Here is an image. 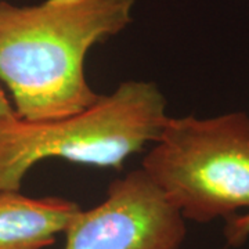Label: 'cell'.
<instances>
[{"instance_id": "6", "label": "cell", "mask_w": 249, "mask_h": 249, "mask_svg": "<svg viewBox=\"0 0 249 249\" xmlns=\"http://www.w3.org/2000/svg\"><path fill=\"white\" fill-rule=\"evenodd\" d=\"M224 240L229 247L238 248L249 238V211L242 214H232L226 219Z\"/></svg>"}, {"instance_id": "1", "label": "cell", "mask_w": 249, "mask_h": 249, "mask_svg": "<svg viewBox=\"0 0 249 249\" xmlns=\"http://www.w3.org/2000/svg\"><path fill=\"white\" fill-rule=\"evenodd\" d=\"M134 0H46L36 6L0 1V80L16 115L46 121L72 115L100 97L85 75L96 43L132 21Z\"/></svg>"}, {"instance_id": "2", "label": "cell", "mask_w": 249, "mask_h": 249, "mask_svg": "<svg viewBox=\"0 0 249 249\" xmlns=\"http://www.w3.org/2000/svg\"><path fill=\"white\" fill-rule=\"evenodd\" d=\"M169 115L154 82L126 80L83 111L55 119L0 118V191H19L27 173L50 158L121 168L158 139Z\"/></svg>"}, {"instance_id": "5", "label": "cell", "mask_w": 249, "mask_h": 249, "mask_svg": "<svg viewBox=\"0 0 249 249\" xmlns=\"http://www.w3.org/2000/svg\"><path fill=\"white\" fill-rule=\"evenodd\" d=\"M79 205L60 196L0 191V249H43L65 232Z\"/></svg>"}, {"instance_id": "4", "label": "cell", "mask_w": 249, "mask_h": 249, "mask_svg": "<svg viewBox=\"0 0 249 249\" xmlns=\"http://www.w3.org/2000/svg\"><path fill=\"white\" fill-rule=\"evenodd\" d=\"M65 237L64 249H181L186 219L140 168L114 180L101 204L80 209Z\"/></svg>"}, {"instance_id": "3", "label": "cell", "mask_w": 249, "mask_h": 249, "mask_svg": "<svg viewBox=\"0 0 249 249\" xmlns=\"http://www.w3.org/2000/svg\"><path fill=\"white\" fill-rule=\"evenodd\" d=\"M142 169L184 219L209 223L249 211V115L169 116Z\"/></svg>"}, {"instance_id": "7", "label": "cell", "mask_w": 249, "mask_h": 249, "mask_svg": "<svg viewBox=\"0 0 249 249\" xmlns=\"http://www.w3.org/2000/svg\"><path fill=\"white\" fill-rule=\"evenodd\" d=\"M11 114H14V107L11 106L10 100L6 97L4 91L0 88V118L9 116Z\"/></svg>"}]
</instances>
